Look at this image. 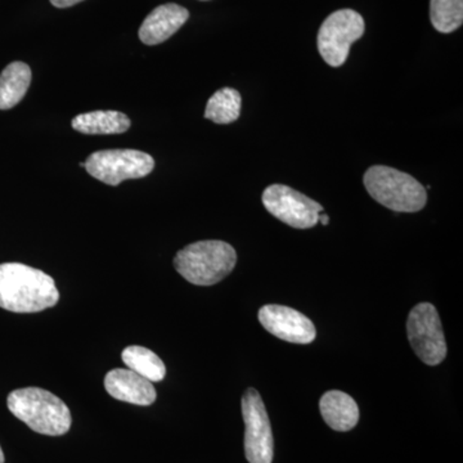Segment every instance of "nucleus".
Returning <instances> with one entry per match:
<instances>
[{"label": "nucleus", "instance_id": "1", "mask_svg": "<svg viewBox=\"0 0 463 463\" xmlns=\"http://www.w3.org/2000/svg\"><path fill=\"white\" fill-rule=\"evenodd\" d=\"M60 292L50 274L21 263L0 264V307L38 313L57 306Z\"/></svg>", "mask_w": 463, "mask_h": 463}, {"label": "nucleus", "instance_id": "2", "mask_svg": "<svg viewBox=\"0 0 463 463\" xmlns=\"http://www.w3.org/2000/svg\"><path fill=\"white\" fill-rule=\"evenodd\" d=\"M8 410L32 430L61 437L71 428V412L53 392L39 388L14 390L7 398Z\"/></svg>", "mask_w": 463, "mask_h": 463}, {"label": "nucleus", "instance_id": "3", "mask_svg": "<svg viewBox=\"0 0 463 463\" xmlns=\"http://www.w3.org/2000/svg\"><path fill=\"white\" fill-rule=\"evenodd\" d=\"M236 250L224 241H199L185 246L174 258V267L185 281L196 286H213L233 272Z\"/></svg>", "mask_w": 463, "mask_h": 463}, {"label": "nucleus", "instance_id": "4", "mask_svg": "<svg viewBox=\"0 0 463 463\" xmlns=\"http://www.w3.org/2000/svg\"><path fill=\"white\" fill-rule=\"evenodd\" d=\"M364 183L371 197L392 212L417 213L428 203V192L421 183L394 167H370Z\"/></svg>", "mask_w": 463, "mask_h": 463}, {"label": "nucleus", "instance_id": "5", "mask_svg": "<svg viewBox=\"0 0 463 463\" xmlns=\"http://www.w3.org/2000/svg\"><path fill=\"white\" fill-rule=\"evenodd\" d=\"M154 167V157L137 149H106L94 152L85 161L90 175L112 187L129 179L145 178Z\"/></svg>", "mask_w": 463, "mask_h": 463}, {"label": "nucleus", "instance_id": "6", "mask_svg": "<svg viewBox=\"0 0 463 463\" xmlns=\"http://www.w3.org/2000/svg\"><path fill=\"white\" fill-rule=\"evenodd\" d=\"M364 20L353 9L334 12L319 29L318 51L327 65L340 67L345 63L353 43L364 33Z\"/></svg>", "mask_w": 463, "mask_h": 463}, {"label": "nucleus", "instance_id": "7", "mask_svg": "<svg viewBox=\"0 0 463 463\" xmlns=\"http://www.w3.org/2000/svg\"><path fill=\"white\" fill-rule=\"evenodd\" d=\"M407 334L414 354L423 364L438 365L446 359L447 343L437 307L421 303L411 310L407 319Z\"/></svg>", "mask_w": 463, "mask_h": 463}, {"label": "nucleus", "instance_id": "8", "mask_svg": "<svg viewBox=\"0 0 463 463\" xmlns=\"http://www.w3.org/2000/svg\"><path fill=\"white\" fill-rule=\"evenodd\" d=\"M261 201L274 218L297 230L316 227L323 212L321 203L288 185H269L265 188Z\"/></svg>", "mask_w": 463, "mask_h": 463}, {"label": "nucleus", "instance_id": "9", "mask_svg": "<svg viewBox=\"0 0 463 463\" xmlns=\"http://www.w3.org/2000/svg\"><path fill=\"white\" fill-rule=\"evenodd\" d=\"M245 421V455L250 463H272L274 440L269 416L257 390L250 388L241 401Z\"/></svg>", "mask_w": 463, "mask_h": 463}, {"label": "nucleus", "instance_id": "10", "mask_svg": "<svg viewBox=\"0 0 463 463\" xmlns=\"http://www.w3.org/2000/svg\"><path fill=\"white\" fill-rule=\"evenodd\" d=\"M259 322L273 336L288 343L310 344L316 340L313 322L292 307L276 304L264 306L259 310Z\"/></svg>", "mask_w": 463, "mask_h": 463}, {"label": "nucleus", "instance_id": "11", "mask_svg": "<svg viewBox=\"0 0 463 463\" xmlns=\"http://www.w3.org/2000/svg\"><path fill=\"white\" fill-rule=\"evenodd\" d=\"M106 392L112 398L125 403L151 405L157 398L156 390L151 381L139 376L129 368H115L105 377Z\"/></svg>", "mask_w": 463, "mask_h": 463}, {"label": "nucleus", "instance_id": "12", "mask_svg": "<svg viewBox=\"0 0 463 463\" xmlns=\"http://www.w3.org/2000/svg\"><path fill=\"white\" fill-rule=\"evenodd\" d=\"M190 17V12L182 5H163L155 8L143 21L139 39L147 45H157L167 41Z\"/></svg>", "mask_w": 463, "mask_h": 463}, {"label": "nucleus", "instance_id": "13", "mask_svg": "<svg viewBox=\"0 0 463 463\" xmlns=\"http://www.w3.org/2000/svg\"><path fill=\"white\" fill-rule=\"evenodd\" d=\"M325 422L335 431H349L359 421V408L354 399L339 390L326 392L319 402Z\"/></svg>", "mask_w": 463, "mask_h": 463}, {"label": "nucleus", "instance_id": "14", "mask_svg": "<svg viewBox=\"0 0 463 463\" xmlns=\"http://www.w3.org/2000/svg\"><path fill=\"white\" fill-rule=\"evenodd\" d=\"M130 118L118 111H91L76 116L72 128L88 136H109L129 130Z\"/></svg>", "mask_w": 463, "mask_h": 463}, {"label": "nucleus", "instance_id": "15", "mask_svg": "<svg viewBox=\"0 0 463 463\" xmlns=\"http://www.w3.org/2000/svg\"><path fill=\"white\" fill-rule=\"evenodd\" d=\"M32 70L24 62L9 63L0 74V109H14L26 96Z\"/></svg>", "mask_w": 463, "mask_h": 463}, {"label": "nucleus", "instance_id": "16", "mask_svg": "<svg viewBox=\"0 0 463 463\" xmlns=\"http://www.w3.org/2000/svg\"><path fill=\"white\" fill-rule=\"evenodd\" d=\"M121 358L127 368L151 383H158L165 379V364L161 361L160 356L147 347L138 345L125 347Z\"/></svg>", "mask_w": 463, "mask_h": 463}, {"label": "nucleus", "instance_id": "17", "mask_svg": "<svg viewBox=\"0 0 463 463\" xmlns=\"http://www.w3.org/2000/svg\"><path fill=\"white\" fill-rule=\"evenodd\" d=\"M242 99L236 90L223 88L213 94L207 100L205 118L215 124L234 123L241 115Z\"/></svg>", "mask_w": 463, "mask_h": 463}, {"label": "nucleus", "instance_id": "18", "mask_svg": "<svg viewBox=\"0 0 463 463\" xmlns=\"http://www.w3.org/2000/svg\"><path fill=\"white\" fill-rule=\"evenodd\" d=\"M430 20L439 33L456 32L463 23V0H431Z\"/></svg>", "mask_w": 463, "mask_h": 463}, {"label": "nucleus", "instance_id": "19", "mask_svg": "<svg viewBox=\"0 0 463 463\" xmlns=\"http://www.w3.org/2000/svg\"><path fill=\"white\" fill-rule=\"evenodd\" d=\"M80 2H83V0H51L52 5L57 8L72 7V5H78Z\"/></svg>", "mask_w": 463, "mask_h": 463}, {"label": "nucleus", "instance_id": "20", "mask_svg": "<svg viewBox=\"0 0 463 463\" xmlns=\"http://www.w3.org/2000/svg\"><path fill=\"white\" fill-rule=\"evenodd\" d=\"M319 222H321L323 225H328V223H330V216L321 214L319 215Z\"/></svg>", "mask_w": 463, "mask_h": 463}, {"label": "nucleus", "instance_id": "21", "mask_svg": "<svg viewBox=\"0 0 463 463\" xmlns=\"http://www.w3.org/2000/svg\"><path fill=\"white\" fill-rule=\"evenodd\" d=\"M0 463H5V453H3L2 447H0Z\"/></svg>", "mask_w": 463, "mask_h": 463}]
</instances>
